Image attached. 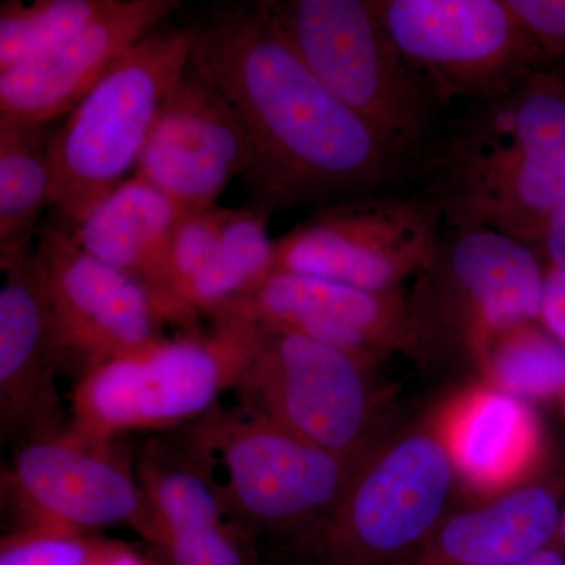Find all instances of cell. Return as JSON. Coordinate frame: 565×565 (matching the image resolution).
Wrapping results in <instances>:
<instances>
[{
	"label": "cell",
	"instance_id": "1",
	"mask_svg": "<svg viewBox=\"0 0 565 565\" xmlns=\"http://www.w3.org/2000/svg\"><path fill=\"white\" fill-rule=\"evenodd\" d=\"M192 65L232 104L252 140L250 206L384 193L403 163L333 95L264 17L258 2L221 3L196 22Z\"/></svg>",
	"mask_w": 565,
	"mask_h": 565
},
{
	"label": "cell",
	"instance_id": "2",
	"mask_svg": "<svg viewBox=\"0 0 565 565\" xmlns=\"http://www.w3.org/2000/svg\"><path fill=\"white\" fill-rule=\"evenodd\" d=\"M412 172L445 226H481L539 247L565 199L564 81L546 66L471 103Z\"/></svg>",
	"mask_w": 565,
	"mask_h": 565
},
{
	"label": "cell",
	"instance_id": "3",
	"mask_svg": "<svg viewBox=\"0 0 565 565\" xmlns=\"http://www.w3.org/2000/svg\"><path fill=\"white\" fill-rule=\"evenodd\" d=\"M264 17L311 73L414 170L441 104L405 58L374 0H259Z\"/></svg>",
	"mask_w": 565,
	"mask_h": 565
},
{
	"label": "cell",
	"instance_id": "4",
	"mask_svg": "<svg viewBox=\"0 0 565 565\" xmlns=\"http://www.w3.org/2000/svg\"><path fill=\"white\" fill-rule=\"evenodd\" d=\"M196 24L145 36L62 121L51 143L54 217L77 226L136 170L145 143L191 62Z\"/></svg>",
	"mask_w": 565,
	"mask_h": 565
},
{
	"label": "cell",
	"instance_id": "5",
	"mask_svg": "<svg viewBox=\"0 0 565 565\" xmlns=\"http://www.w3.org/2000/svg\"><path fill=\"white\" fill-rule=\"evenodd\" d=\"M252 327L214 323L211 333L156 341L84 375L70 397L66 437L111 455L118 435L178 430L234 392L252 348Z\"/></svg>",
	"mask_w": 565,
	"mask_h": 565
},
{
	"label": "cell",
	"instance_id": "6",
	"mask_svg": "<svg viewBox=\"0 0 565 565\" xmlns=\"http://www.w3.org/2000/svg\"><path fill=\"white\" fill-rule=\"evenodd\" d=\"M546 264L493 230L446 226L407 296V349L484 362L505 334L539 322Z\"/></svg>",
	"mask_w": 565,
	"mask_h": 565
},
{
	"label": "cell",
	"instance_id": "7",
	"mask_svg": "<svg viewBox=\"0 0 565 565\" xmlns=\"http://www.w3.org/2000/svg\"><path fill=\"white\" fill-rule=\"evenodd\" d=\"M230 514L252 535L326 522L343 492L352 456L308 444L245 405L214 407L178 429Z\"/></svg>",
	"mask_w": 565,
	"mask_h": 565
},
{
	"label": "cell",
	"instance_id": "8",
	"mask_svg": "<svg viewBox=\"0 0 565 565\" xmlns=\"http://www.w3.org/2000/svg\"><path fill=\"white\" fill-rule=\"evenodd\" d=\"M444 214L427 196L386 193L323 204L275 239L273 274L397 292L433 259Z\"/></svg>",
	"mask_w": 565,
	"mask_h": 565
},
{
	"label": "cell",
	"instance_id": "9",
	"mask_svg": "<svg viewBox=\"0 0 565 565\" xmlns=\"http://www.w3.org/2000/svg\"><path fill=\"white\" fill-rule=\"evenodd\" d=\"M374 7L441 107L503 95L548 66L509 0H374Z\"/></svg>",
	"mask_w": 565,
	"mask_h": 565
},
{
	"label": "cell",
	"instance_id": "10",
	"mask_svg": "<svg viewBox=\"0 0 565 565\" xmlns=\"http://www.w3.org/2000/svg\"><path fill=\"white\" fill-rule=\"evenodd\" d=\"M252 330L250 355L234 388L237 404L308 444L352 456L366 426L367 363L300 333Z\"/></svg>",
	"mask_w": 565,
	"mask_h": 565
},
{
	"label": "cell",
	"instance_id": "11",
	"mask_svg": "<svg viewBox=\"0 0 565 565\" xmlns=\"http://www.w3.org/2000/svg\"><path fill=\"white\" fill-rule=\"evenodd\" d=\"M2 501L11 533L90 535L128 526L145 541L152 512L136 476L114 455L85 448L66 435L17 446L2 473Z\"/></svg>",
	"mask_w": 565,
	"mask_h": 565
},
{
	"label": "cell",
	"instance_id": "12",
	"mask_svg": "<svg viewBox=\"0 0 565 565\" xmlns=\"http://www.w3.org/2000/svg\"><path fill=\"white\" fill-rule=\"evenodd\" d=\"M452 478L451 455L429 435L405 438L366 467L351 462L321 526L334 564L370 565L422 541L444 512Z\"/></svg>",
	"mask_w": 565,
	"mask_h": 565
},
{
	"label": "cell",
	"instance_id": "13",
	"mask_svg": "<svg viewBox=\"0 0 565 565\" xmlns=\"http://www.w3.org/2000/svg\"><path fill=\"white\" fill-rule=\"evenodd\" d=\"M35 253L63 371L77 381L163 338V322L147 288L85 252L65 222L54 217L41 226Z\"/></svg>",
	"mask_w": 565,
	"mask_h": 565
},
{
	"label": "cell",
	"instance_id": "14",
	"mask_svg": "<svg viewBox=\"0 0 565 565\" xmlns=\"http://www.w3.org/2000/svg\"><path fill=\"white\" fill-rule=\"evenodd\" d=\"M252 161V140L239 115L189 62L152 125L134 177L191 215L214 207Z\"/></svg>",
	"mask_w": 565,
	"mask_h": 565
},
{
	"label": "cell",
	"instance_id": "15",
	"mask_svg": "<svg viewBox=\"0 0 565 565\" xmlns=\"http://www.w3.org/2000/svg\"><path fill=\"white\" fill-rule=\"evenodd\" d=\"M2 273L0 435L17 446L61 438L70 426L55 384L62 353L35 247Z\"/></svg>",
	"mask_w": 565,
	"mask_h": 565
},
{
	"label": "cell",
	"instance_id": "16",
	"mask_svg": "<svg viewBox=\"0 0 565 565\" xmlns=\"http://www.w3.org/2000/svg\"><path fill=\"white\" fill-rule=\"evenodd\" d=\"M181 9L178 0H117L54 50L0 73V128L51 125L82 99L145 36Z\"/></svg>",
	"mask_w": 565,
	"mask_h": 565
},
{
	"label": "cell",
	"instance_id": "17",
	"mask_svg": "<svg viewBox=\"0 0 565 565\" xmlns=\"http://www.w3.org/2000/svg\"><path fill=\"white\" fill-rule=\"evenodd\" d=\"M407 296L373 294L296 274H273L212 318L288 330L370 363L407 345Z\"/></svg>",
	"mask_w": 565,
	"mask_h": 565
},
{
	"label": "cell",
	"instance_id": "18",
	"mask_svg": "<svg viewBox=\"0 0 565 565\" xmlns=\"http://www.w3.org/2000/svg\"><path fill=\"white\" fill-rule=\"evenodd\" d=\"M134 476L154 512L150 544L167 564L255 565L252 535L177 440L145 445Z\"/></svg>",
	"mask_w": 565,
	"mask_h": 565
},
{
	"label": "cell",
	"instance_id": "19",
	"mask_svg": "<svg viewBox=\"0 0 565 565\" xmlns=\"http://www.w3.org/2000/svg\"><path fill=\"white\" fill-rule=\"evenodd\" d=\"M182 217L169 196L132 174L71 228L85 252L147 288L163 322L167 262Z\"/></svg>",
	"mask_w": 565,
	"mask_h": 565
},
{
	"label": "cell",
	"instance_id": "20",
	"mask_svg": "<svg viewBox=\"0 0 565 565\" xmlns=\"http://www.w3.org/2000/svg\"><path fill=\"white\" fill-rule=\"evenodd\" d=\"M564 504L548 487L531 486L452 516L415 565H512L555 545Z\"/></svg>",
	"mask_w": 565,
	"mask_h": 565
},
{
	"label": "cell",
	"instance_id": "21",
	"mask_svg": "<svg viewBox=\"0 0 565 565\" xmlns=\"http://www.w3.org/2000/svg\"><path fill=\"white\" fill-rule=\"evenodd\" d=\"M534 416L519 397L478 394L463 405L451 427L452 462L476 484L493 486L523 471L537 449Z\"/></svg>",
	"mask_w": 565,
	"mask_h": 565
},
{
	"label": "cell",
	"instance_id": "22",
	"mask_svg": "<svg viewBox=\"0 0 565 565\" xmlns=\"http://www.w3.org/2000/svg\"><path fill=\"white\" fill-rule=\"evenodd\" d=\"M51 125L0 128V269L33 250L43 211L51 206Z\"/></svg>",
	"mask_w": 565,
	"mask_h": 565
},
{
	"label": "cell",
	"instance_id": "23",
	"mask_svg": "<svg viewBox=\"0 0 565 565\" xmlns=\"http://www.w3.org/2000/svg\"><path fill=\"white\" fill-rule=\"evenodd\" d=\"M117 0H3L0 3V73L54 50L102 18Z\"/></svg>",
	"mask_w": 565,
	"mask_h": 565
},
{
	"label": "cell",
	"instance_id": "24",
	"mask_svg": "<svg viewBox=\"0 0 565 565\" xmlns=\"http://www.w3.org/2000/svg\"><path fill=\"white\" fill-rule=\"evenodd\" d=\"M486 366L501 392L519 399L565 397V344L541 322L505 334Z\"/></svg>",
	"mask_w": 565,
	"mask_h": 565
},
{
	"label": "cell",
	"instance_id": "25",
	"mask_svg": "<svg viewBox=\"0 0 565 565\" xmlns=\"http://www.w3.org/2000/svg\"><path fill=\"white\" fill-rule=\"evenodd\" d=\"M131 550L98 534L9 533L0 542V565H111Z\"/></svg>",
	"mask_w": 565,
	"mask_h": 565
},
{
	"label": "cell",
	"instance_id": "26",
	"mask_svg": "<svg viewBox=\"0 0 565 565\" xmlns=\"http://www.w3.org/2000/svg\"><path fill=\"white\" fill-rule=\"evenodd\" d=\"M509 3L533 33L548 63L565 52V0H509Z\"/></svg>",
	"mask_w": 565,
	"mask_h": 565
},
{
	"label": "cell",
	"instance_id": "27",
	"mask_svg": "<svg viewBox=\"0 0 565 565\" xmlns=\"http://www.w3.org/2000/svg\"><path fill=\"white\" fill-rule=\"evenodd\" d=\"M539 322L565 344V270L546 266Z\"/></svg>",
	"mask_w": 565,
	"mask_h": 565
},
{
	"label": "cell",
	"instance_id": "28",
	"mask_svg": "<svg viewBox=\"0 0 565 565\" xmlns=\"http://www.w3.org/2000/svg\"><path fill=\"white\" fill-rule=\"evenodd\" d=\"M537 248L544 256L546 266L565 270V199L550 218Z\"/></svg>",
	"mask_w": 565,
	"mask_h": 565
},
{
	"label": "cell",
	"instance_id": "29",
	"mask_svg": "<svg viewBox=\"0 0 565 565\" xmlns=\"http://www.w3.org/2000/svg\"><path fill=\"white\" fill-rule=\"evenodd\" d=\"M512 565H565V553L555 544Z\"/></svg>",
	"mask_w": 565,
	"mask_h": 565
},
{
	"label": "cell",
	"instance_id": "30",
	"mask_svg": "<svg viewBox=\"0 0 565 565\" xmlns=\"http://www.w3.org/2000/svg\"><path fill=\"white\" fill-rule=\"evenodd\" d=\"M111 565H156L152 564L151 561L145 559L143 556H140L139 553L136 552V550H131V552L126 553V555H122L120 559L115 561Z\"/></svg>",
	"mask_w": 565,
	"mask_h": 565
},
{
	"label": "cell",
	"instance_id": "31",
	"mask_svg": "<svg viewBox=\"0 0 565 565\" xmlns=\"http://www.w3.org/2000/svg\"><path fill=\"white\" fill-rule=\"evenodd\" d=\"M548 68L555 71L557 76H559L565 84V52H563V54L556 55L553 61H550Z\"/></svg>",
	"mask_w": 565,
	"mask_h": 565
},
{
	"label": "cell",
	"instance_id": "32",
	"mask_svg": "<svg viewBox=\"0 0 565 565\" xmlns=\"http://www.w3.org/2000/svg\"><path fill=\"white\" fill-rule=\"evenodd\" d=\"M556 545L565 553V504L563 508V515H561L559 533H557Z\"/></svg>",
	"mask_w": 565,
	"mask_h": 565
}]
</instances>
